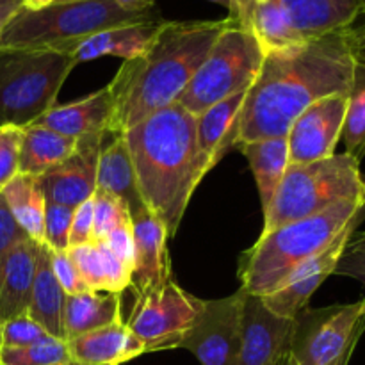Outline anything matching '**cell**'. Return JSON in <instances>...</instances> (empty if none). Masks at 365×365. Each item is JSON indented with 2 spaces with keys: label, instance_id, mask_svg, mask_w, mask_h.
Masks as SVG:
<instances>
[{
  "label": "cell",
  "instance_id": "6da1fadb",
  "mask_svg": "<svg viewBox=\"0 0 365 365\" xmlns=\"http://www.w3.org/2000/svg\"><path fill=\"white\" fill-rule=\"evenodd\" d=\"M355 70L349 29L266 52L239 113L235 148L241 143L287 138L307 107L349 93Z\"/></svg>",
  "mask_w": 365,
  "mask_h": 365
},
{
  "label": "cell",
  "instance_id": "7a4b0ae2",
  "mask_svg": "<svg viewBox=\"0 0 365 365\" xmlns=\"http://www.w3.org/2000/svg\"><path fill=\"white\" fill-rule=\"evenodd\" d=\"M228 24L223 20H164L141 56L123 61L107 84L113 98L110 134H123L178 102L192 75Z\"/></svg>",
  "mask_w": 365,
  "mask_h": 365
},
{
  "label": "cell",
  "instance_id": "3957f363",
  "mask_svg": "<svg viewBox=\"0 0 365 365\" xmlns=\"http://www.w3.org/2000/svg\"><path fill=\"white\" fill-rule=\"evenodd\" d=\"M121 135L143 202L166 227L168 237H175L203 178L196 146V116L180 103H173Z\"/></svg>",
  "mask_w": 365,
  "mask_h": 365
},
{
  "label": "cell",
  "instance_id": "277c9868",
  "mask_svg": "<svg viewBox=\"0 0 365 365\" xmlns=\"http://www.w3.org/2000/svg\"><path fill=\"white\" fill-rule=\"evenodd\" d=\"M362 209L364 200H344L316 216L260 234L239 259L241 289L255 296L273 292L296 267L324 252Z\"/></svg>",
  "mask_w": 365,
  "mask_h": 365
},
{
  "label": "cell",
  "instance_id": "5b68a950",
  "mask_svg": "<svg viewBox=\"0 0 365 365\" xmlns=\"http://www.w3.org/2000/svg\"><path fill=\"white\" fill-rule=\"evenodd\" d=\"M160 18L155 9L132 13L114 0L57 2L39 11L20 9L0 31V48L53 50L63 53L75 43L116 25Z\"/></svg>",
  "mask_w": 365,
  "mask_h": 365
},
{
  "label": "cell",
  "instance_id": "8992f818",
  "mask_svg": "<svg viewBox=\"0 0 365 365\" xmlns=\"http://www.w3.org/2000/svg\"><path fill=\"white\" fill-rule=\"evenodd\" d=\"M344 200H364L360 163L349 153H334L314 163L289 164L277 195L264 214L262 234L316 216Z\"/></svg>",
  "mask_w": 365,
  "mask_h": 365
},
{
  "label": "cell",
  "instance_id": "52a82bcc",
  "mask_svg": "<svg viewBox=\"0 0 365 365\" xmlns=\"http://www.w3.org/2000/svg\"><path fill=\"white\" fill-rule=\"evenodd\" d=\"M77 66L53 50L0 48V125L25 128L56 106Z\"/></svg>",
  "mask_w": 365,
  "mask_h": 365
},
{
  "label": "cell",
  "instance_id": "ba28073f",
  "mask_svg": "<svg viewBox=\"0 0 365 365\" xmlns=\"http://www.w3.org/2000/svg\"><path fill=\"white\" fill-rule=\"evenodd\" d=\"M264 56L266 52L253 32L241 20L228 16L227 27L217 36L177 103L198 116L228 96L248 91L259 75Z\"/></svg>",
  "mask_w": 365,
  "mask_h": 365
},
{
  "label": "cell",
  "instance_id": "9c48e42d",
  "mask_svg": "<svg viewBox=\"0 0 365 365\" xmlns=\"http://www.w3.org/2000/svg\"><path fill=\"white\" fill-rule=\"evenodd\" d=\"M365 331V298L355 303L303 309L292 319L291 365H330L359 344Z\"/></svg>",
  "mask_w": 365,
  "mask_h": 365
},
{
  "label": "cell",
  "instance_id": "30bf717a",
  "mask_svg": "<svg viewBox=\"0 0 365 365\" xmlns=\"http://www.w3.org/2000/svg\"><path fill=\"white\" fill-rule=\"evenodd\" d=\"M202 302L170 280L135 296L134 309L125 323L145 344L146 353L177 349L198 317Z\"/></svg>",
  "mask_w": 365,
  "mask_h": 365
},
{
  "label": "cell",
  "instance_id": "8fae6325",
  "mask_svg": "<svg viewBox=\"0 0 365 365\" xmlns=\"http://www.w3.org/2000/svg\"><path fill=\"white\" fill-rule=\"evenodd\" d=\"M245 289L217 299H203L198 317L178 348L191 351L202 365H239L241 310Z\"/></svg>",
  "mask_w": 365,
  "mask_h": 365
},
{
  "label": "cell",
  "instance_id": "7c38bea8",
  "mask_svg": "<svg viewBox=\"0 0 365 365\" xmlns=\"http://www.w3.org/2000/svg\"><path fill=\"white\" fill-rule=\"evenodd\" d=\"M365 220V209L360 210L348 227L337 235L334 242L328 246L324 252L316 255L314 259L307 260L299 267H296L273 292L266 296H260L264 305L277 316L285 317V319H294L303 309L309 307L310 298L314 292L321 287L324 280L330 274L335 273L337 264L348 246L349 239L355 234L356 227Z\"/></svg>",
  "mask_w": 365,
  "mask_h": 365
},
{
  "label": "cell",
  "instance_id": "4fadbf2b",
  "mask_svg": "<svg viewBox=\"0 0 365 365\" xmlns=\"http://www.w3.org/2000/svg\"><path fill=\"white\" fill-rule=\"evenodd\" d=\"M346 107L348 93H341L317 100L296 118L287 134L291 164L314 163L334 155L341 141Z\"/></svg>",
  "mask_w": 365,
  "mask_h": 365
},
{
  "label": "cell",
  "instance_id": "5bb4252c",
  "mask_svg": "<svg viewBox=\"0 0 365 365\" xmlns=\"http://www.w3.org/2000/svg\"><path fill=\"white\" fill-rule=\"evenodd\" d=\"M292 319L277 316L262 298L245 291L239 365H280L289 353Z\"/></svg>",
  "mask_w": 365,
  "mask_h": 365
},
{
  "label": "cell",
  "instance_id": "9a60e30c",
  "mask_svg": "<svg viewBox=\"0 0 365 365\" xmlns=\"http://www.w3.org/2000/svg\"><path fill=\"white\" fill-rule=\"evenodd\" d=\"M110 134H95L81 138L75 152L59 166L38 177L46 202L77 207L93 198L96 191L98 159Z\"/></svg>",
  "mask_w": 365,
  "mask_h": 365
},
{
  "label": "cell",
  "instance_id": "2e32d148",
  "mask_svg": "<svg viewBox=\"0 0 365 365\" xmlns=\"http://www.w3.org/2000/svg\"><path fill=\"white\" fill-rule=\"evenodd\" d=\"M134 228V269L130 289L135 296L145 294L171 280L168 230L148 207L130 214Z\"/></svg>",
  "mask_w": 365,
  "mask_h": 365
},
{
  "label": "cell",
  "instance_id": "e0dca14e",
  "mask_svg": "<svg viewBox=\"0 0 365 365\" xmlns=\"http://www.w3.org/2000/svg\"><path fill=\"white\" fill-rule=\"evenodd\" d=\"M302 39L355 27L364 16L362 0H274Z\"/></svg>",
  "mask_w": 365,
  "mask_h": 365
},
{
  "label": "cell",
  "instance_id": "ac0fdd59",
  "mask_svg": "<svg viewBox=\"0 0 365 365\" xmlns=\"http://www.w3.org/2000/svg\"><path fill=\"white\" fill-rule=\"evenodd\" d=\"M113 123V98L109 88H102L96 93L78 98L75 102L52 106L32 125L50 128L53 132L81 139L86 135L110 134Z\"/></svg>",
  "mask_w": 365,
  "mask_h": 365
},
{
  "label": "cell",
  "instance_id": "d6986e66",
  "mask_svg": "<svg viewBox=\"0 0 365 365\" xmlns=\"http://www.w3.org/2000/svg\"><path fill=\"white\" fill-rule=\"evenodd\" d=\"M163 21V18H155V20L116 25V27L100 31L75 43L63 53L70 57L75 64L98 59L103 56L120 57L123 61L134 59L148 48Z\"/></svg>",
  "mask_w": 365,
  "mask_h": 365
},
{
  "label": "cell",
  "instance_id": "ffe728a7",
  "mask_svg": "<svg viewBox=\"0 0 365 365\" xmlns=\"http://www.w3.org/2000/svg\"><path fill=\"white\" fill-rule=\"evenodd\" d=\"M73 365H123L145 355V344L125 321L66 341Z\"/></svg>",
  "mask_w": 365,
  "mask_h": 365
},
{
  "label": "cell",
  "instance_id": "44dd1931",
  "mask_svg": "<svg viewBox=\"0 0 365 365\" xmlns=\"http://www.w3.org/2000/svg\"><path fill=\"white\" fill-rule=\"evenodd\" d=\"M246 93L228 96L223 102L209 107L196 116V146H198L202 173L205 177L217 163L235 148L237 120L245 103Z\"/></svg>",
  "mask_w": 365,
  "mask_h": 365
},
{
  "label": "cell",
  "instance_id": "7402d4cb",
  "mask_svg": "<svg viewBox=\"0 0 365 365\" xmlns=\"http://www.w3.org/2000/svg\"><path fill=\"white\" fill-rule=\"evenodd\" d=\"M39 245L41 242L25 237L7 255L0 278V324L27 314Z\"/></svg>",
  "mask_w": 365,
  "mask_h": 365
},
{
  "label": "cell",
  "instance_id": "603a6c76",
  "mask_svg": "<svg viewBox=\"0 0 365 365\" xmlns=\"http://www.w3.org/2000/svg\"><path fill=\"white\" fill-rule=\"evenodd\" d=\"M68 253L89 291L121 294L130 287L132 269L125 266L103 241L68 248Z\"/></svg>",
  "mask_w": 365,
  "mask_h": 365
},
{
  "label": "cell",
  "instance_id": "cb8c5ba5",
  "mask_svg": "<svg viewBox=\"0 0 365 365\" xmlns=\"http://www.w3.org/2000/svg\"><path fill=\"white\" fill-rule=\"evenodd\" d=\"M96 189L118 196L128 207L130 214L146 207L139 195L130 153L121 134H110L100 152Z\"/></svg>",
  "mask_w": 365,
  "mask_h": 365
},
{
  "label": "cell",
  "instance_id": "d4e9b609",
  "mask_svg": "<svg viewBox=\"0 0 365 365\" xmlns=\"http://www.w3.org/2000/svg\"><path fill=\"white\" fill-rule=\"evenodd\" d=\"M64 302L66 292L56 280L50 264V248L41 242L36 264L34 284L27 314L52 337L64 341Z\"/></svg>",
  "mask_w": 365,
  "mask_h": 365
},
{
  "label": "cell",
  "instance_id": "484cf974",
  "mask_svg": "<svg viewBox=\"0 0 365 365\" xmlns=\"http://www.w3.org/2000/svg\"><path fill=\"white\" fill-rule=\"evenodd\" d=\"M120 321H125L121 294L95 291L68 294L64 302V341Z\"/></svg>",
  "mask_w": 365,
  "mask_h": 365
},
{
  "label": "cell",
  "instance_id": "4316f807",
  "mask_svg": "<svg viewBox=\"0 0 365 365\" xmlns=\"http://www.w3.org/2000/svg\"><path fill=\"white\" fill-rule=\"evenodd\" d=\"M246 157L255 177L257 189H259L260 205L262 212L269 209L273 202L277 189L287 171L289 164V145L287 138H271V139H259V141L241 143L237 146Z\"/></svg>",
  "mask_w": 365,
  "mask_h": 365
},
{
  "label": "cell",
  "instance_id": "83f0119b",
  "mask_svg": "<svg viewBox=\"0 0 365 365\" xmlns=\"http://www.w3.org/2000/svg\"><path fill=\"white\" fill-rule=\"evenodd\" d=\"M78 139L53 132L39 125H29L24 128L20 143L18 173L41 177L52 168L59 166L77 148Z\"/></svg>",
  "mask_w": 365,
  "mask_h": 365
},
{
  "label": "cell",
  "instance_id": "f1b7e54d",
  "mask_svg": "<svg viewBox=\"0 0 365 365\" xmlns=\"http://www.w3.org/2000/svg\"><path fill=\"white\" fill-rule=\"evenodd\" d=\"M0 195L6 200L9 212L29 239L43 242L45 239V209L46 198L39 185L38 177L18 173Z\"/></svg>",
  "mask_w": 365,
  "mask_h": 365
},
{
  "label": "cell",
  "instance_id": "f546056e",
  "mask_svg": "<svg viewBox=\"0 0 365 365\" xmlns=\"http://www.w3.org/2000/svg\"><path fill=\"white\" fill-rule=\"evenodd\" d=\"M241 21L259 39L264 52L287 48L305 41L296 34L274 0H246Z\"/></svg>",
  "mask_w": 365,
  "mask_h": 365
},
{
  "label": "cell",
  "instance_id": "4dcf8cb0",
  "mask_svg": "<svg viewBox=\"0 0 365 365\" xmlns=\"http://www.w3.org/2000/svg\"><path fill=\"white\" fill-rule=\"evenodd\" d=\"M341 139L346 145V153L360 163L365 157V66L360 64H356L351 89L348 93Z\"/></svg>",
  "mask_w": 365,
  "mask_h": 365
},
{
  "label": "cell",
  "instance_id": "1f68e13d",
  "mask_svg": "<svg viewBox=\"0 0 365 365\" xmlns=\"http://www.w3.org/2000/svg\"><path fill=\"white\" fill-rule=\"evenodd\" d=\"M0 365H73L63 339L46 335L24 348H2Z\"/></svg>",
  "mask_w": 365,
  "mask_h": 365
},
{
  "label": "cell",
  "instance_id": "d6a6232c",
  "mask_svg": "<svg viewBox=\"0 0 365 365\" xmlns=\"http://www.w3.org/2000/svg\"><path fill=\"white\" fill-rule=\"evenodd\" d=\"M125 220H130L128 207L118 196L96 189L93 195V241H103Z\"/></svg>",
  "mask_w": 365,
  "mask_h": 365
},
{
  "label": "cell",
  "instance_id": "836d02e7",
  "mask_svg": "<svg viewBox=\"0 0 365 365\" xmlns=\"http://www.w3.org/2000/svg\"><path fill=\"white\" fill-rule=\"evenodd\" d=\"M73 207L46 202L45 209V242L52 252H66L70 241Z\"/></svg>",
  "mask_w": 365,
  "mask_h": 365
},
{
  "label": "cell",
  "instance_id": "e575fe53",
  "mask_svg": "<svg viewBox=\"0 0 365 365\" xmlns=\"http://www.w3.org/2000/svg\"><path fill=\"white\" fill-rule=\"evenodd\" d=\"M45 328L36 323L29 314L13 317L2 323V348H24L46 337Z\"/></svg>",
  "mask_w": 365,
  "mask_h": 365
},
{
  "label": "cell",
  "instance_id": "d590c367",
  "mask_svg": "<svg viewBox=\"0 0 365 365\" xmlns=\"http://www.w3.org/2000/svg\"><path fill=\"white\" fill-rule=\"evenodd\" d=\"M0 192L18 175V159H20V143L24 128L0 125Z\"/></svg>",
  "mask_w": 365,
  "mask_h": 365
},
{
  "label": "cell",
  "instance_id": "8d00e7d4",
  "mask_svg": "<svg viewBox=\"0 0 365 365\" xmlns=\"http://www.w3.org/2000/svg\"><path fill=\"white\" fill-rule=\"evenodd\" d=\"M50 264H52V271L56 280L63 287V291L68 294H81V292L89 291L88 285L82 280L81 273H78L77 266L71 260L70 253L66 252H52L50 250Z\"/></svg>",
  "mask_w": 365,
  "mask_h": 365
},
{
  "label": "cell",
  "instance_id": "74e56055",
  "mask_svg": "<svg viewBox=\"0 0 365 365\" xmlns=\"http://www.w3.org/2000/svg\"><path fill=\"white\" fill-rule=\"evenodd\" d=\"M25 237H27V234L14 221L13 214L7 209L6 200L0 195V278H2L4 264H6L9 252Z\"/></svg>",
  "mask_w": 365,
  "mask_h": 365
},
{
  "label": "cell",
  "instance_id": "f35d334b",
  "mask_svg": "<svg viewBox=\"0 0 365 365\" xmlns=\"http://www.w3.org/2000/svg\"><path fill=\"white\" fill-rule=\"evenodd\" d=\"M110 252L130 269H134V228L132 220H125L103 239Z\"/></svg>",
  "mask_w": 365,
  "mask_h": 365
},
{
  "label": "cell",
  "instance_id": "ab89813d",
  "mask_svg": "<svg viewBox=\"0 0 365 365\" xmlns=\"http://www.w3.org/2000/svg\"><path fill=\"white\" fill-rule=\"evenodd\" d=\"M88 242H93V198L75 207L68 248L88 245Z\"/></svg>",
  "mask_w": 365,
  "mask_h": 365
},
{
  "label": "cell",
  "instance_id": "60d3db41",
  "mask_svg": "<svg viewBox=\"0 0 365 365\" xmlns=\"http://www.w3.org/2000/svg\"><path fill=\"white\" fill-rule=\"evenodd\" d=\"M334 274L355 278L365 287V250L346 246Z\"/></svg>",
  "mask_w": 365,
  "mask_h": 365
},
{
  "label": "cell",
  "instance_id": "b9f144b4",
  "mask_svg": "<svg viewBox=\"0 0 365 365\" xmlns=\"http://www.w3.org/2000/svg\"><path fill=\"white\" fill-rule=\"evenodd\" d=\"M114 2L132 13H145V11L155 9L157 0H114Z\"/></svg>",
  "mask_w": 365,
  "mask_h": 365
},
{
  "label": "cell",
  "instance_id": "7bdbcfd3",
  "mask_svg": "<svg viewBox=\"0 0 365 365\" xmlns=\"http://www.w3.org/2000/svg\"><path fill=\"white\" fill-rule=\"evenodd\" d=\"M210 2H216L217 6L225 7V9L228 11V16H234L237 18V20H242L246 0H210Z\"/></svg>",
  "mask_w": 365,
  "mask_h": 365
},
{
  "label": "cell",
  "instance_id": "ee69618b",
  "mask_svg": "<svg viewBox=\"0 0 365 365\" xmlns=\"http://www.w3.org/2000/svg\"><path fill=\"white\" fill-rule=\"evenodd\" d=\"M20 9L21 0H0V20H2V25Z\"/></svg>",
  "mask_w": 365,
  "mask_h": 365
},
{
  "label": "cell",
  "instance_id": "f6af8a7d",
  "mask_svg": "<svg viewBox=\"0 0 365 365\" xmlns=\"http://www.w3.org/2000/svg\"><path fill=\"white\" fill-rule=\"evenodd\" d=\"M59 0H21V9L25 11H39L45 9V7L53 6Z\"/></svg>",
  "mask_w": 365,
  "mask_h": 365
},
{
  "label": "cell",
  "instance_id": "bcb514c9",
  "mask_svg": "<svg viewBox=\"0 0 365 365\" xmlns=\"http://www.w3.org/2000/svg\"><path fill=\"white\" fill-rule=\"evenodd\" d=\"M349 36H351L353 46H365V21L359 27L349 29Z\"/></svg>",
  "mask_w": 365,
  "mask_h": 365
},
{
  "label": "cell",
  "instance_id": "7dc6e473",
  "mask_svg": "<svg viewBox=\"0 0 365 365\" xmlns=\"http://www.w3.org/2000/svg\"><path fill=\"white\" fill-rule=\"evenodd\" d=\"M355 348H356V346H353V348H349L348 351H346L344 355L341 356V359H337V360H335L334 364H330V365H348V364H349V360H351L353 353H355ZM280 365H291V364H289L287 356H285V359H284V362H282Z\"/></svg>",
  "mask_w": 365,
  "mask_h": 365
},
{
  "label": "cell",
  "instance_id": "c3c4849f",
  "mask_svg": "<svg viewBox=\"0 0 365 365\" xmlns=\"http://www.w3.org/2000/svg\"><path fill=\"white\" fill-rule=\"evenodd\" d=\"M348 246H351V248H364L365 250V232L353 234L351 239H349Z\"/></svg>",
  "mask_w": 365,
  "mask_h": 365
},
{
  "label": "cell",
  "instance_id": "681fc988",
  "mask_svg": "<svg viewBox=\"0 0 365 365\" xmlns=\"http://www.w3.org/2000/svg\"><path fill=\"white\" fill-rule=\"evenodd\" d=\"M353 53H355L356 64L365 66V46H353Z\"/></svg>",
  "mask_w": 365,
  "mask_h": 365
},
{
  "label": "cell",
  "instance_id": "f907efd6",
  "mask_svg": "<svg viewBox=\"0 0 365 365\" xmlns=\"http://www.w3.org/2000/svg\"><path fill=\"white\" fill-rule=\"evenodd\" d=\"M0 351H2V324H0Z\"/></svg>",
  "mask_w": 365,
  "mask_h": 365
},
{
  "label": "cell",
  "instance_id": "816d5d0a",
  "mask_svg": "<svg viewBox=\"0 0 365 365\" xmlns=\"http://www.w3.org/2000/svg\"><path fill=\"white\" fill-rule=\"evenodd\" d=\"M364 209H365V178H364Z\"/></svg>",
  "mask_w": 365,
  "mask_h": 365
},
{
  "label": "cell",
  "instance_id": "f5cc1de1",
  "mask_svg": "<svg viewBox=\"0 0 365 365\" xmlns=\"http://www.w3.org/2000/svg\"><path fill=\"white\" fill-rule=\"evenodd\" d=\"M59 2H75V0H59Z\"/></svg>",
  "mask_w": 365,
  "mask_h": 365
},
{
  "label": "cell",
  "instance_id": "db71d44e",
  "mask_svg": "<svg viewBox=\"0 0 365 365\" xmlns=\"http://www.w3.org/2000/svg\"><path fill=\"white\" fill-rule=\"evenodd\" d=\"M362 4H364V14H365V0H362Z\"/></svg>",
  "mask_w": 365,
  "mask_h": 365
},
{
  "label": "cell",
  "instance_id": "11a10c76",
  "mask_svg": "<svg viewBox=\"0 0 365 365\" xmlns=\"http://www.w3.org/2000/svg\"><path fill=\"white\" fill-rule=\"evenodd\" d=\"M0 31H2V20H0Z\"/></svg>",
  "mask_w": 365,
  "mask_h": 365
},
{
  "label": "cell",
  "instance_id": "9f6ffc18",
  "mask_svg": "<svg viewBox=\"0 0 365 365\" xmlns=\"http://www.w3.org/2000/svg\"><path fill=\"white\" fill-rule=\"evenodd\" d=\"M0 134H2V127H0Z\"/></svg>",
  "mask_w": 365,
  "mask_h": 365
}]
</instances>
